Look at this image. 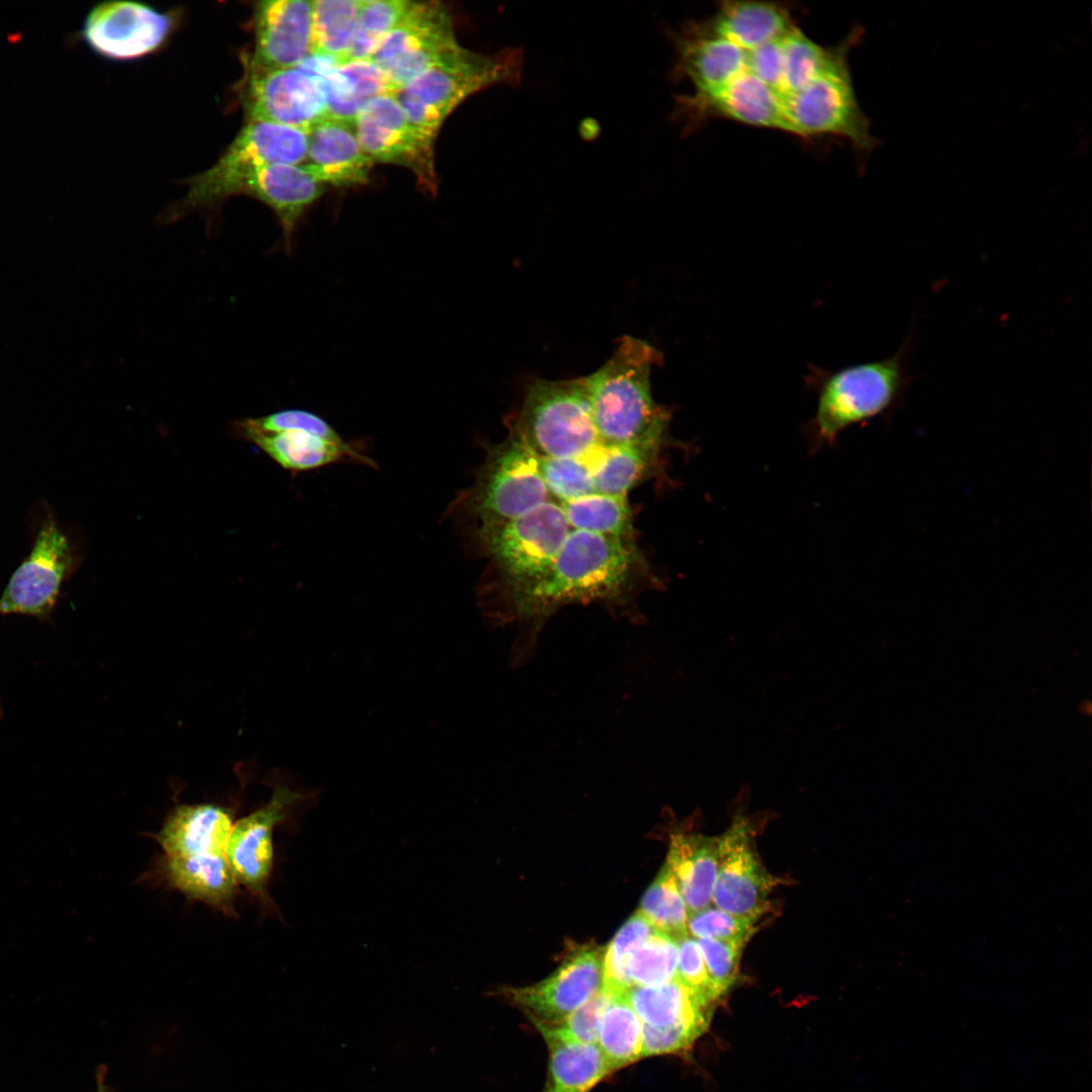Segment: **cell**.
<instances>
[{"mask_svg":"<svg viewBox=\"0 0 1092 1092\" xmlns=\"http://www.w3.org/2000/svg\"><path fill=\"white\" fill-rule=\"evenodd\" d=\"M597 1043L612 1073L642 1059L643 1023L625 994L611 996L601 1020Z\"/></svg>","mask_w":1092,"mask_h":1092,"instance_id":"cell-31","label":"cell"},{"mask_svg":"<svg viewBox=\"0 0 1092 1092\" xmlns=\"http://www.w3.org/2000/svg\"><path fill=\"white\" fill-rule=\"evenodd\" d=\"M412 3L408 0H362L355 35L345 60L371 59Z\"/></svg>","mask_w":1092,"mask_h":1092,"instance_id":"cell-36","label":"cell"},{"mask_svg":"<svg viewBox=\"0 0 1092 1092\" xmlns=\"http://www.w3.org/2000/svg\"><path fill=\"white\" fill-rule=\"evenodd\" d=\"M625 997L643 1025L687 1026L703 1032L708 1024L711 1004L676 977L656 986H632Z\"/></svg>","mask_w":1092,"mask_h":1092,"instance_id":"cell-28","label":"cell"},{"mask_svg":"<svg viewBox=\"0 0 1092 1092\" xmlns=\"http://www.w3.org/2000/svg\"><path fill=\"white\" fill-rule=\"evenodd\" d=\"M913 341L910 331L895 354L878 361L834 370L808 365L804 380L817 395L809 432L817 445H831L846 428L888 413L898 404L913 379Z\"/></svg>","mask_w":1092,"mask_h":1092,"instance_id":"cell-4","label":"cell"},{"mask_svg":"<svg viewBox=\"0 0 1092 1092\" xmlns=\"http://www.w3.org/2000/svg\"><path fill=\"white\" fill-rule=\"evenodd\" d=\"M325 185L302 165L277 164L257 170L240 194L250 195L273 210L289 252L296 224L305 210L323 194Z\"/></svg>","mask_w":1092,"mask_h":1092,"instance_id":"cell-21","label":"cell"},{"mask_svg":"<svg viewBox=\"0 0 1092 1092\" xmlns=\"http://www.w3.org/2000/svg\"><path fill=\"white\" fill-rule=\"evenodd\" d=\"M315 79L326 99L328 116L347 121H354L371 99L397 92L371 59L341 61Z\"/></svg>","mask_w":1092,"mask_h":1092,"instance_id":"cell-27","label":"cell"},{"mask_svg":"<svg viewBox=\"0 0 1092 1092\" xmlns=\"http://www.w3.org/2000/svg\"><path fill=\"white\" fill-rule=\"evenodd\" d=\"M677 942L676 978L701 999L712 1004L720 997L707 972L697 940L686 934Z\"/></svg>","mask_w":1092,"mask_h":1092,"instance_id":"cell-43","label":"cell"},{"mask_svg":"<svg viewBox=\"0 0 1092 1092\" xmlns=\"http://www.w3.org/2000/svg\"><path fill=\"white\" fill-rule=\"evenodd\" d=\"M549 495L538 457L510 430L503 442L488 449L473 484L457 504L477 530L520 518L549 500Z\"/></svg>","mask_w":1092,"mask_h":1092,"instance_id":"cell-8","label":"cell"},{"mask_svg":"<svg viewBox=\"0 0 1092 1092\" xmlns=\"http://www.w3.org/2000/svg\"><path fill=\"white\" fill-rule=\"evenodd\" d=\"M569 527L624 539L635 538L627 495L593 492L560 504Z\"/></svg>","mask_w":1092,"mask_h":1092,"instance_id":"cell-32","label":"cell"},{"mask_svg":"<svg viewBox=\"0 0 1092 1092\" xmlns=\"http://www.w3.org/2000/svg\"><path fill=\"white\" fill-rule=\"evenodd\" d=\"M229 809L209 803L174 808L153 835L165 857L224 854L234 825Z\"/></svg>","mask_w":1092,"mask_h":1092,"instance_id":"cell-22","label":"cell"},{"mask_svg":"<svg viewBox=\"0 0 1092 1092\" xmlns=\"http://www.w3.org/2000/svg\"><path fill=\"white\" fill-rule=\"evenodd\" d=\"M654 582L635 540L569 531L547 574L499 621L498 627L516 631L511 665L519 668L533 660L545 624L570 604H598L615 618L643 623L637 599Z\"/></svg>","mask_w":1092,"mask_h":1092,"instance_id":"cell-1","label":"cell"},{"mask_svg":"<svg viewBox=\"0 0 1092 1092\" xmlns=\"http://www.w3.org/2000/svg\"><path fill=\"white\" fill-rule=\"evenodd\" d=\"M234 430L287 470L305 471L342 461L373 465L369 457L346 441L332 442L303 431L261 432L243 420L234 423Z\"/></svg>","mask_w":1092,"mask_h":1092,"instance_id":"cell-23","label":"cell"},{"mask_svg":"<svg viewBox=\"0 0 1092 1092\" xmlns=\"http://www.w3.org/2000/svg\"><path fill=\"white\" fill-rule=\"evenodd\" d=\"M662 448L655 445H604L594 462L586 461L592 470L594 492L627 495L630 489L656 471Z\"/></svg>","mask_w":1092,"mask_h":1092,"instance_id":"cell-30","label":"cell"},{"mask_svg":"<svg viewBox=\"0 0 1092 1092\" xmlns=\"http://www.w3.org/2000/svg\"><path fill=\"white\" fill-rule=\"evenodd\" d=\"M639 911L658 931L674 939L689 934V912L676 879L666 862L643 896Z\"/></svg>","mask_w":1092,"mask_h":1092,"instance_id":"cell-34","label":"cell"},{"mask_svg":"<svg viewBox=\"0 0 1092 1092\" xmlns=\"http://www.w3.org/2000/svg\"><path fill=\"white\" fill-rule=\"evenodd\" d=\"M354 127L363 151L373 162L405 167L423 188L436 192L435 141L412 123L395 93L368 101L356 115Z\"/></svg>","mask_w":1092,"mask_h":1092,"instance_id":"cell-11","label":"cell"},{"mask_svg":"<svg viewBox=\"0 0 1092 1092\" xmlns=\"http://www.w3.org/2000/svg\"><path fill=\"white\" fill-rule=\"evenodd\" d=\"M702 1031L687 1026L643 1025L642 1058L686 1052Z\"/></svg>","mask_w":1092,"mask_h":1092,"instance_id":"cell-44","label":"cell"},{"mask_svg":"<svg viewBox=\"0 0 1092 1092\" xmlns=\"http://www.w3.org/2000/svg\"><path fill=\"white\" fill-rule=\"evenodd\" d=\"M611 994L602 989L576 1010L552 1023L533 1022L543 1038L597 1044L599 1028Z\"/></svg>","mask_w":1092,"mask_h":1092,"instance_id":"cell-38","label":"cell"},{"mask_svg":"<svg viewBox=\"0 0 1092 1092\" xmlns=\"http://www.w3.org/2000/svg\"><path fill=\"white\" fill-rule=\"evenodd\" d=\"M669 37L675 57L671 77L688 79L696 93L721 87L744 68L747 51L704 31L696 20L670 31Z\"/></svg>","mask_w":1092,"mask_h":1092,"instance_id":"cell-19","label":"cell"},{"mask_svg":"<svg viewBox=\"0 0 1092 1092\" xmlns=\"http://www.w3.org/2000/svg\"><path fill=\"white\" fill-rule=\"evenodd\" d=\"M539 467L550 495L566 502L594 492L592 470L584 457L540 458Z\"/></svg>","mask_w":1092,"mask_h":1092,"instance_id":"cell-39","label":"cell"},{"mask_svg":"<svg viewBox=\"0 0 1092 1092\" xmlns=\"http://www.w3.org/2000/svg\"><path fill=\"white\" fill-rule=\"evenodd\" d=\"M707 972L718 993L723 995L738 979L745 941L695 938Z\"/></svg>","mask_w":1092,"mask_h":1092,"instance_id":"cell-41","label":"cell"},{"mask_svg":"<svg viewBox=\"0 0 1092 1092\" xmlns=\"http://www.w3.org/2000/svg\"><path fill=\"white\" fill-rule=\"evenodd\" d=\"M548 1070L541 1092H590L612 1071L597 1044L544 1038Z\"/></svg>","mask_w":1092,"mask_h":1092,"instance_id":"cell-29","label":"cell"},{"mask_svg":"<svg viewBox=\"0 0 1092 1092\" xmlns=\"http://www.w3.org/2000/svg\"><path fill=\"white\" fill-rule=\"evenodd\" d=\"M73 565L69 541L55 520L42 524L30 554L12 574L0 597V614L50 616Z\"/></svg>","mask_w":1092,"mask_h":1092,"instance_id":"cell-15","label":"cell"},{"mask_svg":"<svg viewBox=\"0 0 1092 1092\" xmlns=\"http://www.w3.org/2000/svg\"><path fill=\"white\" fill-rule=\"evenodd\" d=\"M662 357L649 342L623 336L608 361L583 377L602 444L665 445L671 411L654 400L650 385Z\"/></svg>","mask_w":1092,"mask_h":1092,"instance_id":"cell-2","label":"cell"},{"mask_svg":"<svg viewBox=\"0 0 1092 1092\" xmlns=\"http://www.w3.org/2000/svg\"><path fill=\"white\" fill-rule=\"evenodd\" d=\"M861 34L862 30L855 27L842 51L823 72L782 100L792 134L803 139L837 135L863 153L876 148L878 141L870 133V120L857 102L847 61L849 50Z\"/></svg>","mask_w":1092,"mask_h":1092,"instance_id":"cell-9","label":"cell"},{"mask_svg":"<svg viewBox=\"0 0 1092 1092\" xmlns=\"http://www.w3.org/2000/svg\"><path fill=\"white\" fill-rule=\"evenodd\" d=\"M657 929L638 910L617 932L603 958V989L611 995L625 994L632 987L628 976L631 954Z\"/></svg>","mask_w":1092,"mask_h":1092,"instance_id":"cell-35","label":"cell"},{"mask_svg":"<svg viewBox=\"0 0 1092 1092\" xmlns=\"http://www.w3.org/2000/svg\"><path fill=\"white\" fill-rule=\"evenodd\" d=\"M700 27L737 47L752 51L796 26L790 9L776 2L725 1Z\"/></svg>","mask_w":1092,"mask_h":1092,"instance_id":"cell-24","label":"cell"},{"mask_svg":"<svg viewBox=\"0 0 1092 1092\" xmlns=\"http://www.w3.org/2000/svg\"><path fill=\"white\" fill-rule=\"evenodd\" d=\"M677 942L656 930L628 961V976L632 986H656L676 977Z\"/></svg>","mask_w":1092,"mask_h":1092,"instance_id":"cell-37","label":"cell"},{"mask_svg":"<svg viewBox=\"0 0 1092 1092\" xmlns=\"http://www.w3.org/2000/svg\"><path fill=\"white\" fill-rule=\"evenodd\" d=\"M305 168L324 185L367 183L373 161L363 151L354 121L327 116L307 130Z\"/></svg>","mask_w":1092,"mask_h":1092,"instance_id":"cell-20","label":"cell"},{"mask_svg":"<svg viewBox=\"0 0 1092 1092\" xmlns=\"http://www.w3.org/2000/svg\"><path fill=\"white\" fill-rule=\"evenodd\" d=\"M241 97L250 120L307 131L328 116L317 79L297 67L270 70L248 64Z\"/></svg>","mask_w":1092,"mask_h":1092,"instance_id":"cell-14","label":"cell"},{"mask_svg":"<svg viewBox=\"0 0 1092 1092\" xmlns=\"http://www.w3.org/2000/svg\"><path fill=\"white\" fill-rule=\"evenodd\" d=\"M459 47L442 3L413 1L371 60L398 90Z\"/></svg>","mask_w":1092,"mask_h":1092,"instance_id":"cell-10","label":"cell"},{"mask_svg":"<svg viewBox=\"0 0 1092 1092\" xmlns=\"http://www.w3.org/2000/svg\"><path fill=\"white\" fill-rule=\"evenodd\" d=\"M540 458H577L601 444L583 377L532 380L510 425Z\"/></svg>","mask_w":1092,"mask_h":1092,"instance_id":"cell-6","label":"cell"},{"mask_svg":"<svg viewBox=\"0 0 1092 1092\" xmlns=\"http://www.w3.org/2000/svg\"><path fill=\"white\" fill-rule=\"evenodd\" d=\"M362 0L311 1V53L345 60L357 27Z\"/></svg>","mask_w":1092,"mask_h":1092,"instance_id":"cell-33","label":"cell"},{"mask_svg":"<svg viewBox=\"0 0 1092 1092\" xmlns=\"http://www.w3.org/2000/svg\"><path fill=\"white\" fill-rule=\"evenodd\" d=\"M718 854V837L699 833L671 836L665 862L676 879L689 914L711 906Z\"/></svg>","mask_w":1092,"mask_h":1092,"instance_id":"cell-26","label":"cell"},{"mask_svg":"<svg viewBox=\"0 0 1092 1092\" xmlns=\"http://www.w3.org/2000/svg\"><path fill=\"white\" fill-rule=\"evenodd\" d=\"M523 63L518 48L483 55L460 46L395 94L412 123L435 141L443 122L466 98L495 84L518 85Z\"/></svg>","mask_w":1092,"mask_h":1092,"instance_id":"cell-5","label":"cell"},{"mask_svg":"<svg viewBox=\"0 0 1092 1092\" xmlns=\"http://www.w3.org/2000/svg\"><path fill=\"white\" fill-rule=\"evenodd\" d=\"M758 919L737 916L715 906L689 914L688 933L694 938L745 941L754 935Z\"/></svg>","mask_w":1092,"mask_h":1092,"instance_id":"cell-40","label":"cell"},{"mask_svg":"<svg viewBox=\"0 0 1092 1092\" xmlns=\"http://www.w3.org/2000/svg\"><path fill=\"white\" fill-rule=\"evenodd\" d=\"M311 53V1L267 0L255 7V52L261 69L298 66Z\"/></svg>","mask_w":1092,"mask_h":1092,"instance_id":"cell-18","label":"cell"},{"mask_svg":"<svg viewBox=\"0 0 1092 1092\" xmlns=\"http://www.w3.org/2000/svg\"><path fill=\"white\" fill-rule=\"evenodd\" d=\"M718 838L714 906L737 916L759 920L768 911V897L781 881L758 857L752 824L745 816L737 815Z\"/></svg>","mask_w":1092,"mask_h":1092,"instance_id":"cell-13","label":"cell"},{"mask_svg":"<svg viewBox=\"0 0 1092 1092\" xmlns=\"http://www.w3.org/2000/svg\"><path fill=\"white\" fill-rule=\"evenodd\" d=\"M602 950L581 946L549 977L526 987L504 988L499 995L532 1022H557L580 1007L603 987Z\"/></svg>","mask_w":1092,"mask_h":1092,"instance_id":"cell-16","label":"cell"},{"mask_svg":"<svg viewBox=\"0 0 1092 1092\" xmlns=\"http://www.w3.org/2000/svg\"><path fill=\"white\" fill-rule=\"evenodd\" d=\"M317 795L315 791L302 792L277 784L265 805L233 825L224 856L238 884L267 906L271 901L267 889L274 866L275 828L297 804L313 801Z\"/></svg>","mask_w":1092,"mask_h":1092,"instance_id":"cell-12","label":"cell"},{"mask_svg":"<svg viewBox=\"0 0 1092 1092\" xmlns=\"http://www.w3.org/2000/svg\"><path fill=\"white\" fill-rule=\"evenodd\" d=\"M307 131L261 120H249L219 160L192 178L185 198L166 219L172 221L190 210L209 207L240 191L260 168L301 165L307 157Z\"/></svg>","mask_w":1092,"mask_h":1092,"instance_id":"cell-7","label":"cell"},{"mask_svg":"<svg viewBox=\"0 0 1092 1092\" xmlns=\"http://www.w3.org/2000/svg\"><path fill=\"white\" fill-rule=\"evenodd\" d=\"M569 525L560 504L547 500L512 521L474 531L489 571L478 593L486 621L497 627L502 617L548 572L561 549Z\"/></svg>","mask_w":1092,"mask_h":1092,"instance_id":"cell-3","label":"cell"},{"mask_svg":"<svg viewBox=\"0 0 1092 1092\" xmlns=\"http://www.w3.org/2000/svg\"><path fill=\"white\" fill-rule=\"evenodd\" d=\"M243 422L266 433L303 431L332 442L345 441L325 419L304 410H283L258 418L245 419Z\"/></svg>","mask_w":1092,"mask_h":1092,"instance_id":"cell-42","label":"cell"},{"mask_svg":"<svg viewBox=\"0 0 1092 1092\" xmlns=\"http://www.w3.org/2000/svg\"><path fill=\"white\" fill-rule=\"evenodd\" d=\"M103 1077H99L98 1088L96 1092H111L109 1088L104 1084Z\"/></svg>","mask_w":1092,"mask_h":1092,"instance_id":"cell-45","label":"cell"},{"mask_svg":"<svg viewBox=\"0 0 1092 1092\" xmlns=\"http://www.w3.org/2000/svg\"><path fill=\"white\" fill-rule=\"evenodd\" d=\"M164 873L172 887L228 916H237L238 882L224 856L197 854L165 857Z\"/></svg>","mask_w":1092,"mask_h":1092,"instance_id":"cell-25","label":"cell"},{"mask_svg":"<svg viewBox=\"0 0 1092 1092\" xmlns=\"http://www.w3.org/2000/svg\"><path fill=\"white\" fill-rule=\"evenodd\" d=\"M173 26L170 15L133 1H108L86 16L82 37L89 48L111 60L141 58L158 49Z\"/></svg>","mask_w":1092,"mask_h":1092,"instance_id":"cell-17","label":"cell"}]
</instances>
